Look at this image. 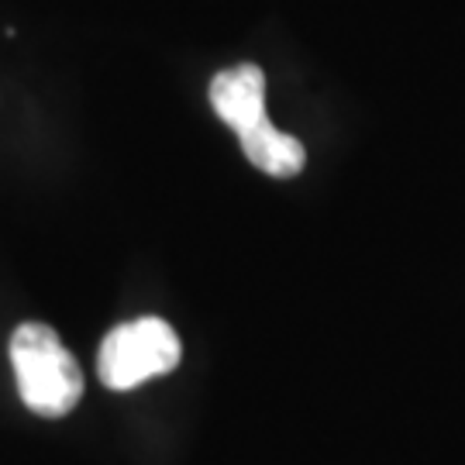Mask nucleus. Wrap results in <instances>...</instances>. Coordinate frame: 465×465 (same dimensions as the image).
Segmentation results:
<instances>
[{"instance_id":"obj_2","label":"nucleus","mask_w":465,"mask_h":465,"mask_svg":"<svg viewBox=\"0 0 465 465\" xmlns=\"http://www.w3.org/2000/svg\"><path fill=\"white\" fill-rule=\"evenodd\" d=\"M11 362L25 407L42 417L69 414L84 397V372L49 324H21L11 334Z\"/></svg>"},{"instance_id":"obj_1","label":"nucleus","mask_w":465,"mask_h":465,"mask_svg":"<svg viewBox=\"0 0 465 465\" xmlns=\"http://www.w3.org/2000/svg\"><path fill=\"white\" fill-rule=\"evenodd\" d=\"M211 104L217 117L238 134L242 152L255 169L269 176H297L307 152L293 134H282L266 114V76L262 69L242 63L234 69H221L211 80Z\"/></svg>"},{"instance_id":"obj_3","label":"nucleus","mask_w":465,"mask_h":465,"mask_svg":"<svg viewBox=\"0 0 465 465\" xmlns=\"http://www.w3.org/2000/svg\"><path fill=\"white\" fill-rule=\"evenodd\" d=\"M183 355L180 334L159 317H138L117 324L104 338L97 355V376L111 390H132L138 382L166 376Z\"/></svg>"}]
</instances>
